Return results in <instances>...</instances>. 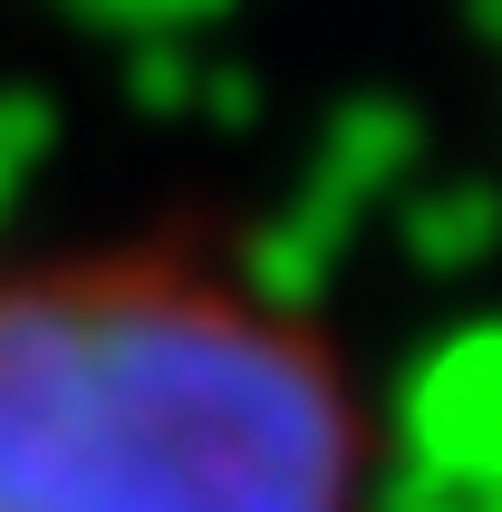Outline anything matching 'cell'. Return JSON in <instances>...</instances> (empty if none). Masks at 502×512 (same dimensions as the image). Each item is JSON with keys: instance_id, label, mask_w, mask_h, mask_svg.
<instances>
[{"instance_id": "obj_1", "label": "cell", "mask_w": 502, "mask_h": 512, "mask_svg": "<svg viewBox=\"0 0 502 512\" xmlns=\"http://www.w3.org/2000/svg\"><path fill=\"white\" fill-rule=\"evenodd\" d=\"M0 512H367L358 377L203 242L0 252Z\"/></svg>"}]
</instances>
